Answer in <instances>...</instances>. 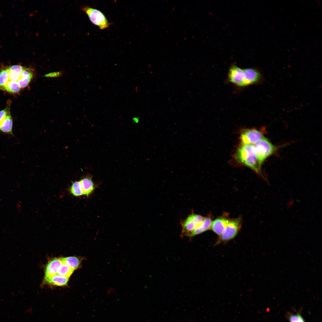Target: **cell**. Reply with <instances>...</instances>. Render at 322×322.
<instances>
[{
    "mask_svg": "<svg viewBox=\"0 0 322 322\" xmlns=\"http://www.w3.org/2000/svg\"><path fill=\"white\" fill-rule=\"evenodd\" d=\"M24 68L21 65H15L9 67L7 69L10 80L18 81Z\"/></svg>",
    "mask_w": 322,
    "mask_h": 322,
    "instance_id": "cell-16",
    "label": "cell"
},
{
    "mask_svg": "<svg viewBox=\"0 0 322 322\" xmlns=\"http://www.w3.org/2000/svg\"><path fill=\"white\" fill-rule=\"evenodd\" d=\"M74 270L66 264L62 263L59 267L57 274L60 276L69 278Z\"/></svg>",
    "mask_w": 322,
    "mask_h": 322,
    "instance_id": "cell-19",
    "label": "cell"
},
{
    "mask_svg": "<svg viewBox=\"0 0 322 322\" xmlns=\"http://www.w3.org/2000/svg\"><path fill=\"white\" fill-rule=\"evenodd\" d=\"M287 315L289 322H305L300 313H290Z\"/></svg>",
    "mask_w": 322,
    "mask_h": 322,
    "instance_id": "cell-22",
    "label": "cell"
},
{
    "mask_svg": "<svg viewBox=\"0 0 322 322\" xmlns=\"http://www.w3.org/2000/svg\"><path fill=\"white\" fill-rule=\"evenodd\" d=\"M33 76L32 69L25 68L21 73L20 78L17 81L20 88H24L27 86Z\"/></svg>",
    "mask_w": 322,
    "mask_h": 322,
    "instance_id": "cell-14",
    "label": "cell"
},
{
    "mask_svg": "<svg viewBox=\"0 0 322 322\" xmlns=\"http://www.w3.org/2000/svg\"><path fill=\"white\" fill-rule=\"evenodd\" d=\"M69 280V278L56 274L51 277L44 279L42 284H48L52 286L59 287L66 286Z\"/></svg>",
    "mask_w": 322,
    "mask_h": 322,
    "instance_id": "cell-11",
    "label": "cell"
},
{
    "mask_svg": "<svg viewBox=\"0 0 322 322\" xmlns=\"http://www.w3.org/2000/svg\"><path fill=\"white\" fill-rule=\"evenodd\" d=\"M204 217L199 214L193 212L189 214L187 218L180 221L181 231V237L185 236H189L191 233L202 222Z\"/></svg>",
    "mask_w": 322,
    "mask_h": 322,
    "instance_id": "cell-3",
    "label": "cell"
},
{
    "mask_svg": "<svg viewBox=\"0 0 322 322\" xmlns=\"http://www.w3.org/2000/svg\"><path fill=\"white\" fill-rule=\"evenodd\" d=\"M236 160L259 174L267 182L261 174L262 164L258 160L253 145L242 144L238 148L235 155Z\"/></svg>",
    "mask_w": 322,
    "mask_h": 322,
    "instance_id": "cell-1",
    "label": "cell"
},
{
    "mask_svg": "<svg viewBox=\"0 0 322 322\" xmlns=\"http://www.w3.org/2000/svg\"><path fill=\"white\" fill-rule=\"evenodd\" d=\"M254 145L258 158L261 164L278 149L277 146L264 137Z\"/></svg>",
    "mask_w": 322,
    "mask_h": 322,
    "instance_id": "cell-2",
    "label": "cell"
},
{
    "mask_svg": "<svg viewBox=\"0 0 322 322\" xmlns=\"http://www.w3.org/2000/svg\"><path fill=\"white\" fill-rule=\"evenodd\" d=\"M61 260L64 263L70 267L75 270L81 267V263L82 261L85 260L84 257L71 256L61 258Z\"/></svg>",
    "mask_w": 322,
    "mask_h": 322,
    "instance_id": "cell-13",
    "label": "cell"
},
{
    "mask_svg": "<svg viewBox=\"0 0 322 322\" xmlns=\"http://www.w3.org/2000/svg\"><path fill=\"white\" fill-rule=\"evenodd\" d=\"M20 88L17 81L9 80L1 89L10 93L14 94L18 93Z\"/></svg>",
    "mask_w": 322,
    "mask_h": 322,
    "instance_id": "cell-18",
    "label": "cell"
},
{
    "mask_svg": "<svg viewBox=\"0 0 322 322\" xmlns=\"http://www.w3.org/2000/svg\"><path fill=\"white\" fill-rule=\"evenodd\" d=\"M82 10L88 16L90 21L101 30L107 28L110 24L104 14L100 11L89 6L83 7Z\"/></svg>",
    "mask_w": 322,
    "mask_h": 322,
    "instance_id": "cell-5",
    "label": "cell"
},
{
    "mask_svg": "<svg viewBox=\"0 0 322 322\" xmlns=\"http://www.w3.org/2000/svg\"><path fill=\"white\" fill-rule=\"evenodd\" d=\"M69 190L70 193L75 196H79L83 195L80 181H75L73 182Z\"/></svg>",
    "mask_w": 322,
    "mask_h": 322,
    "instance_id": "cell-20",
    "label": "cell"
},
{
    "mask_svg": "<svg viewBox=\"0 0 322 322\" xmlns=\"http://www.w3.org/2000/svg\"><path fill=\"white\" fill-rule=\"evenodd\" d=\"M61 74L60 72H55L47 74L45 76L47 77H56L59 76Z\"/></svg>",
    "mask_w": 322,
    "mask_h": 322,
    "instance_id": "cell-24",
    "label": "cell"
},
{
    "mask_svg": "<svg viewBox=\"0 0 322 322\" xmlns=\"http://www.w3.org/2000/svg\"><path fill=\"white\" fill-rule=\"evenodd\" d=\"M62 263L61 258H52L49 260L45 267L44 279L57 274L58 269Z\"/></svg>",
    "mask_w": 322,
    "mask_h": 322,
    "instance_id": "cell-9",
    "label": "cell"
},
{
    "mask_svg": "<svg viewBox=\"0 0 322 322\" xmlns=\"http://www.w3.org/2000/svg\"><path fill=\"white\" fill-rule=\"evenodd\" d=\"M10 80L7 69H2L0 72V89H1Z\"/></svg>",
    "mask_w": 322,
    "mask_h": 322,
    "instance_id": "cell-21",
    "label": "cell"
},
{
    "mask_svg": "<svg viewBox=\"0 0 322 322\" xmlns=\"http://www.w3.org/2000/svg\"><path fill=\"white\" fill-rule=\"evenodd\" d=\"M13 120L10 114L0 123V131L4 134L13 135Z\"/></svg>",
    "mask_w": 322,
    "mask_h": 322,
    "instance_id": "cell-15",
    "label": "cell"
},
{
    "mask_svg": "<svg viewBox=\"0 0 322 322\" xmlns=\"http://www.w3.org/2000/svg\"><path fill=\"white\" fill-rule=\"evenodd\" d=\"M10 100L9 102H7L5 108L0 111V123L7 115L10 114Z\"/></svg>",
    "mask_w": 322,
    "mask_h": 322,
    "instance_id": "cell-23",
    "label": "cell"
},
{
    "mask_svg": "<svg viewBox=\"0 0 322 322\" xmlns=\"http://www.w3.org/2000/svg\"><path fill=\"white\" fill-rule=\"evenodd\" d=\"M230 219L228 214L224 213L212 221L211 229L219 236H220L224 231Z\"/></svg>",
    "mask_w": 322,
    "mask_h": 322,
    "instance_id": "cell-8",
    "label": "cell"
},
{
    "mask_svg": "<svg viewBox=\"0 0 322 322\" xmlns=\"http://www.w3.org/2000/svg\"><path fill=\"white\" fill-rule=\"evenodd\" d=\"M228 79L230 82L237 86L240 87L246 86L244 69L240 68L236 65H233L230 68Z\"/></svg>",
    "mask_w": 322,
    "mask_h": 322,
    "instance_id": "cell-6",
    "label": "cell"
},
{
    "mask_svg": "<svg viewBox=\"0 0 322 322\" xmlns=\"http://www.w3.org/2000/svg\"><path fill=\"white\" fill-rule=\"evenodd\" d=\"M245 75L246 86L256 83L261 80V76L257 69L252 68L244 69Z\"/></svg>",
    "mask_w": 322,
    "mask_h": 322,
    "instance_id": "cell-10",
    "label": "cell"
},
{
    "mask_svg": "<svg viewBox=\"0 0 322 322\" xmlns=\"http://www.w3.org/2000/svg\"><path fill=\"white\" fill-rule=\"evenodd\" d=\"M264 137L262 131L256 129H248L243 130L240 139L242 144L254 145Z\"/></svg>",
    "mask_w": 322,
    "mask_h": 322,
    "instance_id": "cell-7",
    "label": "cell"
},
{
    "mask_svg": "<svg viewBox=\"0 0 322 322\" xmlns=\"http://www.w3.org/2000/svg\"><path fill=\"white\" fill-rule=\"evenodd\" d=\"M212 221L211 217L210 215L204 217L201 224L191 233L189 237L191 238L211 229Z\"/></svg>",
    "mask_w": 322,
    "mask_h": 322,
    "instance_id": "cell-12",
    "label": "cell"
},
{
    "mask_svg": "<svg viewBox=\"0 0 322 322\" xmlns=\"http://www.w3.org/2000/svg\"><path fill=\"white\" fill-rule=\"evenodd\" d=\"M81 184L83 195L89 196L92 193L95 189L94 184L91 178L86 177L80 181Z\"/></svg>",
    "mask_w": 322,
    "mask_h": 322,
    "instance_id": "cell-17",
    "label": "cell"
},
{
    "mask_svg": "<svg viewBox=\"0 0 322 322\" xmlns=\"http://www.w3.org/2000/svg\"><path fill=\"white\" fill-rule=\"evenodd\" d=\"M242 222L241 217L230 219L224 231L219 236L216 244L226 242L233 239L240 230Z\"/></svg>",
    "mask_w": 322,
    "mask_h": 322,
    "instance_id": "cell-4",
    "label": "cell"
}]
</instances>
